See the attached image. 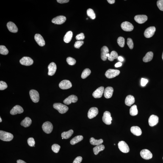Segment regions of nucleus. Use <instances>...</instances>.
<instances>
[{
    "mask_svg": "<svg viewBox=\"0 0 163 163\" xmlns=\"http://www.w3.org/2000/svg\"><path fill=\"white\" fill-rule=\"evenodd\" d=\"M162 59L163 60V53H162Z\"/></svg>",
    "mask_w": 163,
    "mask_h": 163,
    "instance_id": "bf43d9fd",
    "label": "nucleus"
},
{
    "mask_svg": "<svg viewBox=\"0 0 163 163\" xmlns=\"http://www.w3.org/2000/svg\"><path fill=\"white\" fill-rule=\"evenodd\" d=\"M138 113L137 106L134 105L131 107L130 109V114L132 116H134L137 115Z\"/></svg>",
    "mask_w": 163,
    "mask_h": 163,
    "instance_id": "72a5a7b5",
    "label": "nucleus"
},
{
    "mask_svg": "<svg viewBox=\"0 0 163 163\" xmlns=\"http://www.w3.org/2000/svg\"><path fill=\"white\" fill-rule=\"evenodd\" d=\"M127 44L130 49H132L134 47V44L132 39L131 38H128L127 41Z\"/></svg>",
    "mask_w": 163,
    "mask_h": 163,
    "instance_id": "a18cd8bd",
    "label": "nucleus"
},
{
    "mask_svg": "<svg viewBox=\"0 0 163 163\" xmlns=\"http://www.w3.org/2000/svg\"><path fill=\"white\" fill-rule=\"evenodd\" d=\"M60 148V146L57 144H55L52 146L51 148L52 151L55 153L58 152Z\"/></svg>",
    "mask_w": 163,
    "mask_h": 163,
    "instance_id": "ea45409f",
    "label": "nucleus"
},
{
    "mask_svg": "<svg viewBox=\"0 0 163 163\" xmlns=\"http://www.w3.org/2000/svg\"><path fill=\"white\" fill-rule=\"evenodd\" d=\"M32 123V120L29 117H26L22 121L21 125L22 126L27 128L30 126Z\"/></svg>",
    "mask_w": 163,
    "mask_h": 163,
    "instance_id": "bb28decb",
    "label": "nucleus"
},
{
    "mask_svg": "<svg viewBox=\"0 0 163 163\" xmlns=\"http://www.w3.org/2000/svg\"><path fill=\"white\" fill-rule=\"evenodd\" d=\"M59 87L62 90H67L71 88L72 87V84L70 81L64 80L59 83Z\"/></svg>",
    "mask_w": 163,
    "mask_h": 163,
    "instance_id": "9d476101",
    "label": "nucleus"
},
{
    "mask_svg": "<svg viewBox=\"0 0 163 163\" xmlns=\"http://www.w3.org/2000/svg\"><path fill=\"white\" fill-rule=\"evenodd\" d=\"M103 140L102 139H95L93 137H91L90 139V142L92 145L98 146L101 145L103 143Z\"/></svg>",
    "mask_w": 163,
    "mask_h": 163,
    "instance_id": "c756f323",
    "label": "nucleus"
},
{
    "mask_svg": "<svg viewBox=\"0 0 163 163\" xmlns=\"http://www.w3.org/2000/svg\"><path fill=\"white\" fill-rule=\"evenodd\" d=\"M34 39L36 42L40 46L43 47L45 45V40L43 37L40 34H36L34 36Z\"/></svg>",
    "mask_w": 163,
    "mask_h": 163,
    "instance_id": "412c9836",
    "label": "nucleus"
},
{
    "mask_svg": "<svg viewBox=\"0 0 163 163\" xmlns=\"http://www.w3.org/2000/svg\"><path fill=\"white\" fill-rule=\"evenodd\" d=\"M118 55L116 52L113 51L110 54L109 56L108 57V59L109 61L112 62L114 59L118 58Z\"/></svg>",
    "mask_w": 163,
    "mask_h": 163,
    "instance_id": "f704fd0d",
    "label": "nucleus"
},
{
    "mask_svg": "<svg viewBox=\"0 0 163 163\" xmlns=\"http://www.w3.org/2000/svg\"><path fill=\"white\" fill-rule=\"evenodd\" d=\"M109 55H110V54H109V53H108V54H107V55H106V56L107 57H109Z\"/></svg>",
    "mask_w": 163,
    "mask_h": 163,
    "instance_id": "4d7b16f0",
    "label": "nucleus"
},
{
    "mask_svg": "<svg viewBox=\"0 0 163 163\" xmlns=\"http://www.w3.org/2000/svg\"><path fill=\"white\" fill-rule=\"evenodd\" d=\"M9 51L6 47L4 45L0 46V53L4 55H7L8 54Z\"/></svg>",
    "mask_w": 163,
    "mask_h": 163,
    "instance_id": "4c0bfd02",
    "label": "nucleus"
},
{
    "mask_svg": "<svg viewBox=\"0 0 163 163\" xmlns=\"http://www.w3.org/2000/svg\"><path fill=\"white\" fill-rule=\"evenodd\" d=\"M118 59L120 61V62H122L124 60L123 58L121 57H120V56L118 57Z\"/></svg>",
    "mask_w": 163,
    "mask_h": 163,
    "instance_id": "6e6d98bb",
    "label": "nucleus"
},
{
    "mask_svg": "<svg viewBox=\"0 0 163 163\" xmlns=\"http://www.w3.org/2000/svg\"><path fill=\"white\" fill-rule=\"evenodd\" d=\"M78 100L77 97L74 95H70L68 98H66L64 100L63 102L65 104L69 105L72 103H75Z\"/></svg>",
    "mask_w": 163,
    "mask_h": 163,
    "instance_id": "2eb2a0df",
    "label": "nucleus"
},
{
    "mask_svg": "<svg viewBox=\"0 0 163 163\" xmlns=\"http://www.w3.org/2000/svg\"><path fill=\"white\" fill-rule=\"evenodd\" d=\"M105 148V146L103 145L97 146L93 148L94 153L95 155H97L100 152L104 150Z\"/></svg>",
    "mask_w": 163,
    "mask_h": 163,
    "instance_id": "473e14b6",
    "label": "nucleus"
},
{
    "mask_svg": "<svg viewBox=\"0 0 163 163\" xmlns=\"http://www.w3.org/2000/svg\"><path fill=\"white\" fill-rule=\"evenodd\" d=\"M84 42L82 40H78L77 41L75 42L74 46L75 48H79L84 44Z\"/></svg>",
    "mask_w": 163,
    "mask_h": 163,
    "instance_id": "c03bdc74",
    "label": "nucleus"
},
{
    "mask_svg": "<svg viewBox=\"0 0 163 163\" xmlns=\"http://www.w3.org/2000/svg\"><path fill=\"white\" fill-rule=\"evenodd\" d=\"M73 133V130H70L68 131L63 132L62 134V137L64 139H68L71 137Z\"/></svg>",
    "mask_w": 163,
    "mask_h": 163,
    "instance_id": "2f4dec72",
    "label": "nucleus"
},
{
    "mask_svg": "<svg viewBox=\"0 0 163 163\" xmlns=\"http://www.w3.org/2000/svg\"><path fill=\"white\" fill-rule=\"evenodd\" d=\"M103 121L107 125H110L112 123V117L109 111H106L103 114L102 118Z\"/></svg>",
    "mask_w": 163,
    "mask_h": 163,
    "instance_id": "0eeeda50",
    "label": "nucleus"
},
{
    "mask_svg": "<svg viewBox=\"0 0 163 163\" xmlns=\"http://www.w3.org/2000/svg\"><path fill=\"white\" fill-rule=\"evenodd\" d=\"M67 62L69 65H73L76 63V60L70 57H67Z\"/></svg>",
    "mask_w": 163,
    "mask_h": 163,
    "instance_id": "a19ab883",
    "label": "nucleus"
},
{
    "mask_svg": "<svg viewBox=\"0 0 163 163\" xmlns=\"http://www.w3.org/2000/svg\"><path fill=\"white\" fill-rule=\"evenodd\" d=\"M87 15L91 18L94 19L96 17L95 14L93 10L91 9H89L87 11Z\"/></svg>",
    "mask_w": 163,
    "mask_h": 163,
    "instance_id": "e433bc0d",
    "label": "nucleus"
},
{
    "mask_svg": "<svg viewBox=\"0 0 163 163\" xmlns=\"http://www.w3.org/2000/svg\"><path fill=\"white\" fill-rule=\"evenodd\" d=\"M158 8L161 11H163V0H159L157 2Z\"/></svg>",
    "mask_w": 163,
    "mask_h": 163,
    "instance_id": "49530a36",
    "label": "nucleus"
},
{
    "mask_svg": "<svg viewBox=\"0 0 163 163\" xmlns=\"http://www.w3.org/2000/svg\"><path fill=\"white\" fill-rule=\"evenodd\" d=\"M85 36L83 33H81L80 34H78L76 36V38L77 40H83L85 38Z\"/></svg>",
    "mask_w": 163,
    "mask_h": 163,
    "instance_id": "de8ad7c7",
    "label": "nucleus"
},
{
    "mask_svg": "<svg viewBox=\"0 0 163 163\" xmlns=\"http://www.w3.org/2000/svg\"><path fill=\"white\" fill-rule=\"evenodd\" d=\"M140 155L143 159L146 160L151 159L153 157L152 154L150 150L146 149L141 150Z\"/></svg>",
    "mask_w": 163,
    "mask_h": 163,
    "instance_id": "6e6552de",
    "label": "nucleus"
},
{
    "mask_svg": "<svg viewBox=\"0 0 163 163\" xmlns=\"http://www.w3.org/2000/svg\"><path fill=\"white\" fill-rule=\"evenodd\" d=\"M91 73V71L89 69L87 68L85 69L81 75V77L83 79H85L90 75Z\"/></svg>",
    "mask_w": 163,
    "mask_h": 163,
    "instance_id": "c9c22d12",
    "label": "nucleus"
},
{
    "mask_svg": "<svg viewBox=\"0 0 163 163\" xmlns=\"http://www.w3.org/2000/svg\"><path fill=\"white\" fill-rule=\"evenodd\" d=\"M98 111L97 108L92 107L89 110L88 113V117L89 119H92L96 117L98 114Z\"/></svg>",
    "mask_w": 163,
    "mask_h": 163,
    "instance_id": "f3484780",
    "label": "nucleus"
},
{
    "mask_svg": "<svg viewBox=\"0 0 163 163\" xmlns=\"http://www.w3.org/2000/svg\"><path fill=\"white\" fill-rule=\"evenodd\" d=\"M83 158L81 156H78L75 158L73 163H81L82 161Z\"/></svg>",
    "mask_w": 163,
    "mask_h": 163,
    "instance_id": "09e8293b",
    "label": "nucleus"
},
{
    "mask_svg": "<svg viewBox=\"0 0 163 163\" xmlns=\"http://www.w3.org/2000/svg\"><path fill=\"white\" fill-rule=\"evenodd\" d=\"M7 85L5 82L3 81L0 82V90H4L7 89Z\"/></svg>",
    "mask_w": 163,
    "mask_h": 163,
    "instance_id": "37998d69",
    "label": "nucleus"
},
{
    "mask_svg": "<svg viewBox=\"0 0 163 163\" xmlns=\"http://www.w3.org/2000/svg\"><path fill=\"white\" fill-rule=\"evenodd\" d=\"M53 107L62 114L65 113L69 109L68 107L61 103H54L53 105Z\"/></svg>",
    "mask_w": 163,
    "mask_h": 163,
    "instance_id": "f03ea898",
    "label": "nucleus"
},
{
    "mask_svg": "<svg viewBox=\"0 0 163 163\" xmlns=\"http://www.w3.org/2000/svg\"><path fill=\"white\" fill-rule=\"evenodd\" d=\"M43 131L47 134H49L52 131L53 126L52 124L49 121H46L42 125Z\"/></svg>",
    "mask_w": 163,
    "mask_h": 163,
    "instance_id": "39448f33",
    "label": "nucleus"
},
{
    "mask_svg": "<svg viewBox=\"0 0 163 163\" xmlns=\"http://www.w3.org/2000/svg\"><path fill=\"white\" fill-rule=\"evenodd\" d=\"M153 54L152 52H149L147 53L143 58V61L145 62H148L151 61L153 57Z\"/></svg>",
    "mask_w": 163,
    "mask_h": 163,
    "instance_id": "c85d7f7f",
    "label": "nucleus"
},
{
    "mask_svg": "<svg viewBox=\"0 0 163 163\" xmlns=\"http://www.w3.org/2000/svg\"><path fill=\"white\" fill-rule=\"evenodd\" d=\"M48 75L50 76H52L55 73L57 67L56 64L54 62H52L50 63L48 67Z\"/></svg>",
    "mask_w": 163,
    "mask_h": 163,
    "instance_id": "a211bd4d",
    "label": "nucleus"
},
{
    "mask_svg": "<svg viewBox=\"0 0 163 163\" xmlns=\"http://www.w3.org/2000/svg\"><path fill=\"white\" fill-rule=\"evenodd\" d=\"M156 30V28L155 27H150L146 30L144 32V35L146 38H150L154 35Z\"/></svg>",
    "mask_w": 163,
    "mask_h": 163,
    "instance_id": "1a4fd4ad",
    "label": "nucleus"
},
{
    "mask_svg": "<svg viewBox=\"0 0 163 163\" xmlns=\"http://www.w3.org/2000/svg\"><path fill=\"white\" fill-rule=\"evenodd\" d=\"M66 20V17L63 15H60L54 18L52 20V22L54 24L61 25L63 24Z\"/></svg>",
    "mask_w": 163,
    "mask_h": 163,
    "instance_id": "ddd939ff",
    "label": "nucleus"
},
{
    "mask_svg": "<svg viewBox=\"0 0 163 163\" xmlns=\"http://www.w3.org/2000/svg\"><path fill=\"white\" fill-rule=\"evenodd\" d=\"M148 122L149 125L150 126H154L158 123L159 117L156 115H152L149 119Z\"/></svg>",
    "mask_w": 163,
    "mask_h": 163,
    "instance_id": "6ab92c4d",
    "label": "nucleus"
},
{
    "mask_svg": "<svg viewBox=\"0 0 163 163\" xmlns=\"http://www.w3.org/2000/svg\"><path fill=\"white\" fill-rule=\"evenodd\" d=\"M27 142L28 145L31 147H35V142L33 138L30 137L28 139Z\"/></svg>",
    "mask_w": 163,
    "mask_h": 163,
    "instance_id": "79ce46f5",
    "label": "nucleus"
},
{
    "mask_svg": "<svg viewBox=\"0 0 163 163\" xmlns=\"http://www.w3.org/2000/svg\"><path fill=\"white\" fill-rule=\"evenodd\" d=\"M134 97L132 95H128L125 98V103L127 106H130L134 104L135 102Z\"/></svg>",
    "mask_w": 163,
    "mask_h": 163,
    "instance_id": "a878e982",
    "label": "nucleus"
},
{
    "mask_svg": "<svg viewBox=\"0 0 163 163\" xmlns=\"http://www.w3.org/2000/svg\"><path fill=\"white\" fill-rule=\"evenodd\" d=\"M134 20L139 24H142L145 22L147 20V17L145 15H138L134 17Z\"/></svg>",
    "mask_w": 163,
    "mask_h": 163,
    "instance_id": "aec40b11",
    "label": "nucleus"
},
{
    "mask_svg": "<svg viewBox=\"0 0 163 163\" xmlns=\"http://www.w3.org/2000/svg\"><path fill=\"white\" fill-rule=\"evenodd\" d=\"M13 134L7 132L0 131V139L5 141H10L13 138Z\"/></svg>",
    "mask_w": 163,
    "mask_h": 163,
    "instance_id": "f257e3e1",
    "label": "nucleus"
},
{
    "mask_svg": "<svg viewBox=\"0 0 163 163\" xmlns=\"http://www.w3.org/2000/svg\"><path fill=\"white\" fill-rule=\"evenodd\" d=\"M118 146L119 149L122 152L127 153L129 152L130 151L129 146L124 141H121L119 142Z\"/></svg>",
    "mask_w": 163,
    "mask_h": 163,
    "instance_id": "20e7f679",
    "label": "nucleus"
},
{
    "mask_svg": "<svg viewBox=\"0 0 163 163\" xmlns=\"http://www.w3.org/2000/svg\"><path fill=\"white\" fill-rule=\"evenodd\" d=\"M114 91L113 89L111 87H107L104 90V96L106 98H110L112 97Z\"/></svg>",
    "mask_w": 163,
    "mask_h": 163,
    "instance_id": "5701e85b",
    "label": "nucleus"
},
{
    "mask_svg": "<svg viewBox=\"0 0 163 163\" xmlns=\"http://www.w3.org/2000/svg\"><path fill=\"white\" fill-rule=\"evenodd\" d=\"M57 1L58 3L61 4H63L68 3L69 1V0H57Z\"/></svg>",
    "mask_w": 163,
    "mask_h": 163,
    "instance_id": "3c124183",
    "label": "nucleus"
},
{
    "mask_svg": "<svg viewBox=\"0 0 163 163\" xmlns=\"http://www.w3.org/2000/svg\"><path fill=\"white\" fill-rule=\"evenodd\" d=\"M62 139H64L63 138H62Z\"/></svg>",
    "mask_w": 163,
    "mask_h": 163,
    "instance_id": "052dcab7",
    "label": "nucleus"
},
{
    "mask_svg": "<svg viewBox=\"0 0 163 163\" xmlns=\"http://www.w3.org/2000/svg\"><path fill=\"white\" fill-rule=\"evenodd\" d=\"M7 26L8 29L11 32L15 33L18 32V28L16 25L12 22H9L8 23Z\"/></svg>",
    "mask_w": 163,
    "mask_h": 163,
    "instance_id": "4be33fe9",
    "label": "nucleus"
},
{
    "mask_svg": "<svg viewBox=\"0 0 163 163\" xmlns=\"http://www.w3.org/2000/svg\"><path fill=\"white\" fill-rule=\"evenodd\" d=\"M17 163H27L24 161L22 160L21 159H19L17 161Z\"/></svg>",
    "mask_w": 163,
    "mask_h": 163,
    "instance_id": "5fc2aeb1",
    "label": "nucleus"
},
{
    "mask_svg": "<svg viewBox=\"0 0 163 163\" xmlns=\"http://www.w3.org/2000/svg\"><path fill=\"white\" fill-rule=\"evenodd\" d=\"M83 138H84V137L82 136L79 135L76 136L71 139V141H70V143L71 145H75V144L82 140Z\"/></svg>",
    "mask_w": 163,
    "mask_h": 163,
    "instance_id": "7c9ffc66",
    "label": "nucleus"
},
{
    "mask_svg": "<svg viewBox=\"0 0 163 163\" xmlns=\"http://www.w3.org/2000/svg\"><path fill=\"white\" fill-rule=\"evenodd\" d=\"M109 50L107 47L104 46L102 48L101 50V58L103 61H106L107 58V54H108Z\"/></svg>",
    "mask_w": 163,
    "mask_h": 163,
    "instance_id": "b1692460",
    "label": "nucleus"
},
{
    "mask_svg": "<svg viewBox=\"0 0 163 163\" xmlns=\"http://www.w3.org/2000/svg\"><path fill=\"white\" fill-rule=\"evenodd\" d=\"M107 1L110 4H113L115 2V1L114 0H108Z\"/></svg>",
    "mask_w": 163,
    "mask_h": 163,
    "instance_id": "864d4df0",
    "label": "nucleus"
},
{
    "mask_svg": "<svg viewBox=\"0 0 163 163\" xmlns=\"http://www.w3.org/2000/svg\"><path fill=\"white\" fill-rule=\"evenodd\" d=\"M114 145H115V144H114Z\"/></svg>",
    "mask_w": 163,
    "mask_h": 163,
    "instance_id": "680f3d73",
    "label": "nucleus"
},
{
    "mask_svg": "<svg viewBox=\"0 0 163 163\" xmlns=\"http://www.w3.org/2000/svg\"><path fill=\"white\" fill-rule=\"evenodd\" d=\"M2 122V119L1 117H0V122Z\"/></svg>",
    "mask_w": 163,
    "mask_h": 163,
    "instance_id": "13d9d810",
    "label": "nucleus"
},
{
    "mask_svg": "<svg viewBox=\"0 0 163 163\" xmlns=\"http://www.w3.org/2000/svg\"><path fill=\"white\" fill-rule=\"evenodd\" d=\"M87 19H88V18H87Z\"/></svg>",
    "mask_w": 163,
    "mask_h": 163,
    "instance_id": "e2e57ef3",
    "label": "nucleus"
},
{
    "mask_svg": "<svg viewBox=\"0 0 163 163\" xmlns=\"http://www.w3.org/2000/svg\"></svg>",
    "mask_w": 163,
    "mask_h": 163,
    "instance_id": "0e129e2a",
    "label": "nucleus"
},
{
    "mask_svg": "<svg viewBox=\"0 0 163 163\" xmlns=\"http://www.w3.org/2000/svg\"><path fill=\"white\" fill-rule=\"evenodd\" d=\"M104 91V88L103 87H99L92 94V96L95 98H99L103 96Z\"/></svg>",
    "mask_w": 163,
    "mask_h": 163,
    "instance_id": "4468645a",
    "label": "nucleus"
},
{
    "mask_svg": "<svg viewBox=\"0 0 163 163\" xmlns=\"http://www.w3.org/2000/svg\"><path fill=\"white\" fill-rule=\"evenodd\" d=\"M122 29L126 32H130L134 29V26L131 23L128 22H125L121 25Z\"/></svg>",
    "mask_w": 163,
    "mask_h": 163,
    "instance_id": "9b49d317",
    "label": "nucleus"
},
{
    "mask_svg": "<svg viewBox=\"0 0 163 163\" xmlns=\"http://www.w3.org/2000/svg\"><path fill=\"white\" fill-rule=\"evenodd\" d=\"M29 94L31 99L34 103H38L39 100V95L38 92L34 90L30 91Z\"/></svg>",
    "mask_w": 163,
    "mask_h": 163,
    "instance_id": "423d86ee",
    "label": "nucleus"
},
{
    "mask_svg": "<svg viewBox=\"0 0 163 163\" xmlns=\"http://www.w3.org/2000/svg\"><path fill=\"white\" fill-rule=\"evenodd\" d=\"M33 62V59L29 57H23L20 60V63L22 65L26 66L32 65Z\"/></svg>",
    "mask_w": 163,
    "mask_h": 163,
    "instance_id": "f8f14e48",
    "label": "nucleus"
},
{
    "mask_svg": "<svg viewBox=\"0 0 163 163\" xmlns=\"http://www.w3.org/2000/svg\"><path fill=\"white\" fill-rule=\"evenodd\" d=\"M117 42L119 46L121 48L124 47L125 45V39L123 37H119L117 39Z\"/></svg>",
    "mask_w": 163,
    "mask_h": 163,
    "instance_id": "58836bf2",
    "label": "nucleus"
},
{
    "mask_svg": "<svg viewBox=\"0 0 163 163\" xmlns=\"http://www.w3.org/2000/svg\"><path fill=\"white\" fill-rule=\"evenodd\" d=\"M23 112H24V110L21 106L19 105H16L11 110L10 113L12 115H15L17 114L23 113Z\"/></svg>",
    "mask_w": 163,
    "mask_h": 163,
    "instance_id": "dca6fc26",
    "label": "nucleus"
},
{
    "mask_svg": "<svg viewBox=\"0 0 163 163\" xmlns=\"http://www.w3.org/2000/svg\"><path fill=\"white\" fill-rule=\"evenodd\" d=\"M148 82V80L144 79V78H142L141 79V84L142 87L145 86Z\"/></svg>",
    "mask_w": 163,
    "mask_h": 163,
    "instance_id": "8fccbe9b",
    "label": "nucleus"
},
{
    "mask_svg": "<svg viewBox=\"0 0 163 163\" xmlns=\"http://www.w3.org/2000/svg\"><path fill=\"white\" fill-rule=\"evenodd\" d=\"M131 131L134 135L139 136L142 134V132L140 128L137 126L132 127L131 128Z\"/></svg>",
    "mask_w": 163,
    "mask_h": 163,
    "instance_id": "393cba45",
    "label": "nucleus"
},
{
    "mask_svg": "<svg viewBox=\"0 0 163 163\" xmlns=\"http://www.w3.org/2000/svg\"><path fill=\"white\" fill-rule=\"evenodd\" d=\"M73 32L71 31L67 32L64 37V40L66 43H69L73 37Z\"/></svg>",
    "mask_w": 163,
    "mask_h": 163,
    "instance_id": "cd10ccee",
    "label": "nucleus"
},
{
    "mask_svg": "<svg viewBox=\"0 0 163 163\" xmlns=\"http://www.w3.org/2000/svg\"><path fill=\"white\" fill-rule=\"evenodd\" d=\"M120 73L119 70L113 69H109L106 71L105 75L106 77L109 79H111L118 76Z\"/></svg>",
    "mask_w": 163,
    "mask_h": 163,
    "instance_id": "7ed1b4c3",
    "label": "nucleus"
},
{
    "mask_svg": "<svg viewBox=\"0 0 163 163\" xmlns=\"http://www.w3.org/2000/svg\"><path fill=\"white\" fill-rule=\"evenodd\" d=\"M122 64L121 62H119L116 64L115 65V66L116 67H121L122 66Z\"/></svg>",
    "mask_w": 163,
    "mask_h": 163,
    "instance_id": "603ef678",
    "label": "nucleus"
}]
</instances>
